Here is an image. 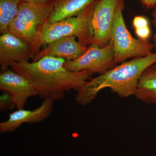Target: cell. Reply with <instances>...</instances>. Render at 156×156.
I'll return each mask as SVG.
<instances>
[{
	"label": "cell",
	"mask_w": 156,
	"mask_h": 156,
	"mask_svg": "<svg viewBox=\"0 0 156 156\" xmlns=\"http://www.w3.org/2000/svg\"><path fill=\"white\" fill-rule=\"evenodd\" d=\"M98 0H51V11L46 23L56 22L81 14Z\"/></svg>",
	"instance_id": "obj_12"
},
{
	"label": "cell",
	"mask_w": 156,
	"mask_h": 156,
	"mask_svg": "<svg viewBox=\"0 0 156 156\" xmlns=\"http://www.w3.org/2000/svg\"><path fill=\"white\" fill-rule=\"evenodd\" d=\"M66 61L47 56L35 62H13L10 67L30 81L41 99L60 101L66 92L80 89L93 75L88 70L69 71L64 67Z\"/></svg>",
	"instance_id": "obj_1"
},
{
	"label": "cell",
	"mask_w": 156,
	"mask_h": 156,
	"mask_svg": "<svg viewBox=\"0 0 156 156\" xmlns=\"http://www.w3.org/2000/svg\"><path fill=\"white\" fill-rule=\"evenodd\" d=\"M114 49L112 40L103 48L90 44L87 51L79 58L66 61L64 67L69 71L88 70L92 73L102 74L115 66Z\"/></svg>",
	"instance_id": "obj_6"
},
{
	"label": "cell",
	"mask_w": 156,
	"mask_h": 156,
	"mask_svg": "<svg viewBox=\"0 0 156 156\" xmlns=\"http://www.w3.org/2000/svg\"><path fill=\"white\" fill-rule=\"evenodd\" d=\"M152 16L153 23V25L154 26L155 28L156 29V9L153 13ZM153 41L154 47L155 49L156 50V33L154 35Z\"/></svg>",
	"instance_id": "obj_18"
},
{
	"label": "cell",
	"mask_w": 156,
	"mask_h": 156,
	"mask_svg": "<svg viewBox=\"0 0 156 156\" xmlns=\"http://www.w3.org/2000/svg\"><path fill=\"white\" fill-rule=\"evenodd\" d=\"M156 62V52L124 62L87 81L78 90L76 101L80 105H87L95 99L98 92L105 88L110 89L122 98L134 95L141 75Z\"/></svg>",
	"instance_id": "obj_2"
},
{
	"label": "cell",
	"mask_w": 156,
	"mask_h": 156,
	"mask_svg": "<svg viewBox=\"0 0 156 156\" xmlns=\"http://www.w3.org/2000/svg\"><path fill=\"white\" fill-rule=\"evenodd\" d=\"M54 101L50 98L44 100L37 108L28 110L17 109L9 115V119L0 123L1 133H11L17 130L22 124H34L44 120L51 114L53 109Z\"/></svg>",
	"instance_id": "obj_10"
},
{
	"label": "cell",
	"mask_w": 156,
	"mask_h": 156,
	"mask_svg": "<svg viewBox=\"0 0 156 156\" xmlns=\"http://www.w3.org/2000/svg\"><path fill=\"white\" fill-rule=\"evenodd\" d=\"M152 66L155 69H156V62L153 65H152Z\"/></svg>",
	"instance_id": "obj_20"
},
{
	"label": "cell",
	"mask_w": 156,
	"mask_h": 156,
	"mask_svg": "<svg viewBox=\"0 0 156 156\" xmlns=\"http://www.w3.org/2000/svg\"><path fill=\"white\" fill-rule=\"evenodd\" d=\"M96 2L88 6L78 16L45 23L30 45L31 58L38 53L43 45L63 37L75 36L81 44L86 47L91 44L92 16Z\"/></svg>",
	"instance_id": "obj_3"
},
{
	"label": "cell",
	"mask_w": 156,
	"mask_h": 156,
	"mask_svg": "<svg viewBox=\"0 0 156 156\" xmlns=\"http://www.w3.org/2000/svg\"><path fill=\"white\" fill-rule=\"evenodd\" d=\"M135 33L138 39L143 41H148L151 34V30L149 26L135 29Z\"/></svg>",
	"instance_id": "obj_15"
},
{
	"label": "cell",
	"mask_w": 156,
	"mask_h": 156,
	"mask_svg": "<svg viewBox=\"0 0 156 156\" xmlns=\"http://www.w3.org/2000/svg\"><path fill=\"white\" fill-rule=\"evenodd\" d=\"M20 0H0V32L2 34L9 32L10 23L16 17Z\"/></svg>",
	"instance_id": "obj_14"
},
{
	"label": "cell",
	"mask_w": 156,
	"mask_h": 156,
	"mask_svg": "<svg viewBox=\"0 0 156 156\" xmlns=\"http://www.w3.org/2000/svg\"><path fill=\"white\" fill-rule=\"evenodd\" d=\"M119 1L98 0L95 4L92 16L91 44L103 48L110 42L115 13Z\"/></svg>",
	"instance_id": "obj_7"
},
{
	"label": "cell",
	"mask_w": 156,
	"mask_h": 156,
	"mask_svg": "<svg viewBox=\"0 0 156 156\" xmlns=\"http://www.w3.org/2000/svg\"><path fill=\"white\" fill-rule=\"evenodd\" d=\"M123 2L120 0L115 13L112 40L114 44L115 61L122 63L129 58L144 57L152 52L154 45L148 41L132 36L126 27L123 15Z\"/></svg>",
	"instance_id": "obj_4"
},
{
	"label": "cell",
	"mask_w": 156,
	"mask_h": 156,
	"mask_svg": "<svg viewBox=\"0 0 156 156\" xmlns=\"http://www.w3.org/2000/svg\"><path fill=\"white\" fill-rule=\"evenodd\" d=\"M51 11L50 2L43 5L21 2L16 17L10 23L9 32L31 45Z\"/></svg>",
	"instance_id": "obj_5"
},
{
	"label": "cell",
	"mask_w": 156,
	"mask_h": 156,
	"mask_svg": "<svg viewBox=\"0 0 156 156\" xmlns=\"http://www.w3.org/2000/svg\"><path fill=\"white\" fill-rule=\"evenodd\" d=\"M134 95L144 103L156 104V69L152 66L141 75Z\"/></svg>",
	"instance_id": "obj_13"
},
{
	"label": "cell",
	"mask_w": 156,
	"mask_h": 156,
	"mask_svg": "<svg viewBox=\"0 0 156 156\" xmlns=\"http://www.w3.org/2000/svg\"><path fill=\"white\" fill-rule=\"evenodd\" d=\"M144 5L148 8L153 7L156 5V0H141Z\"/></svg>",
	"instance_id": "obj_19"
},
{
	"label": "cell",
	"mask_w": 156,
	"mask_h": 156,
	"mask_svg": "<svg viewBox=\"0 0 156 156\" xmlns=\"http://www.w3.org/2000/svg\"><path fill=\"white\" fill-rule=\"evenodd\" d=\"M31 58L30 46L22 39L10 33L0 37V65L2 72L9 69L13 62H28Z\"/></svg>",
	"instance_id": "obj_9"
},
{
	"label": "cell",
	"mask_w": 156,
	"mask_h": 156,
	"mask_svg": "<svg viewBox=\"0 0 156 156\" xmlns=\"http://www.w3.org/2000/svg\"><path fill=\"white\" fill-rule=\"evenodd\" d=\"M132 25L134 29H136L149 26V23L146 17L142 16H136L133 20Z\"/></svg>",
	"instance_id": "obj_16"
},
{
	"label": "cell",
	"mask_w": 156,
	"mask_h": 156,
	"mask_svg": "<svg viewBox=\"0 0 156 156\" xmlns=\"http://www.w3.org/2000/svg\"><path fill=\"white\" fill-rule=\"evenodd\" d=\"M32 58L35 62L47 56L64 58L66 61L75 60L87 50L88 47L81 44L75 36L63 37L47 44Z\"/></svg>",
	"instance_id": "obj_11"
},
{
	"label": "cell",
	"mask_w": 156,
	"mask_h": 156,
	"mask_svg": "<svg viewBox=\"0 0 156 156\" xmlns=\"http://www.w3.org/2000/svg\"><path fill=\"white\" fill-rule=\"evenodd\" d=\"M23 3L28 4H34V5H43L50 2L51 0H20Z\"/></svg>",
	"instance_id": "obj_17"
},
{
	"label": "cell",
	"mask_w": 156,
	"mask_h": 156,
	"mask_svg": "<svg viewBox=\"0 0 156 156\" xmlns=\"http://www.w3.org/2000/svg\"><path fill=\"white\" fill-rule=\"evenodd\" d=\"M0 89L10 96L17 109L23 108L30 97L37 95L28 79L9 68L1 72Z\"/></svg>",
	"instance_id": "obj_8"
}]
</instances>
